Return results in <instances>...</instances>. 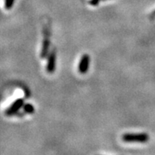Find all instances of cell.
I'll list each match as a JSON object with an SVG mask.
<instances>
[{
  "label": "cell",
  "mask_w": 155,
  "mask_h": 155,
  "mask_svg": "<svg viewBox=\"0 0 155 155\" xmlns=\"http://www.w3.org/2000/svg\"><path fill=\"white\" fill-rule=\"evenodd\" d=\"M24 99H22V98H18L17 100H15L8 107V108L6 109L5 113H6V116H13V115H15V113L18 112L21 108L24 106Z\"/></svg>",
  "instance_id": "cell-2"
},
{
  "label": "cell",
  "mask_w": 155,
  "mask_h": 155,
  "mask_svg": "<svg viewBox=\"0 0 155 155\" xmlns=\"http://www.w3.org/2000/svg\"><path fill=\"white\" fill-rule=\"evenodd\" d=\"M90 63V57L88 54H85L82 56L78 64V71L81 74H86L89 71Z\"/></svg>",
  "instance_id": "cell-3"
},
{
  "label": "cell",
  "mask_w": 155,
  "mask_h": 155,
  "mask_svg": "<svg viewBox=\"0 0 155 155\" xmlns=\"http://www.w3.org/2000/svg\"><path fill=\"white\" fill-rule=\"evenodd\" d=\"M23 109L26 113L29 114H33L35 112V108L33 107V104H25L23 106Z\"/></svg>",
  "instance_id": "cell-6"
},
{
  "label": "cell",
  "mask_w": 155,
  "mask_h": 155,
  "mask_svg": "<svg viewBox=\"0 0 155 155\" xmlns=\"http://www.w3.org/2000/svg\"><path fill=\"white\" fill-rule=\"evenodd\" d=\"M149 139V135L147 133H127L122 136L123 141L127 143H146Z\"/></svg>",
  "instance_id": "cell-1"
},
{
  "label": "cell",
  "mask_w": 155,
  "mask_h": 155,
  "mask_svg": "<svg viewBox=\"0 0 155 155\" xmlns=\"http://www.w3.org/2000/svg\"><path fill=\"white\" fill-rule=\"evenodd\" d=\"M152 16H155V10L153 12V14H152Z\"/></svg>",
  "instance_id": "cell-9"
},
{
  "label": "cell",
  "mask_w": 155,
  "mask_h": 155,
  "mask_svg": "<svg viewBox=\"0 0 155 155\" xmlns=\"http://www.w3.org/2000/svg\"><path fill=\"white\" fill-rule=\"evenodd\" d=\"M55 60H56V55L55 51H52L49 55L48 60L47 63V71L48 73H53L55 68Z\"/></svg>",
  "instance_id": "cell-4"
},
{
  "label": "cell",
  "mask_w": 155,
  "mask_h": 155,
  "mask_svg": "<svg viewBox=\"0 0 155 155\" xmlns=\"http://www.w3.org/2000/svg\"><path fill=\"white\" fill-rule=\"evenodd\" d=\"M99 2H100V0H90V2L92 6H97L99 4Z\"/></svg>",
  "instance_id": "cell-8"
},
{
  "label": "cell",
  "mask_w": 155,
  "mask_h": 155,
  "mask_svg": "<svg viewBox=\"0 0 155 155\" xmlns=\"http://www.w3.org/2000/svg\"><path fill=\"white\" fill-rule=\"evenodd\" d=\"M49 46H50V41H49L48 37H46L43 41V45H42V49H41V58H45L47 56L48 53Z\"/></svg>",
  "instance_id": "cell-5"
},
{
  "label": "cell",
  "mask_w": 155,
  "mask_h": 155,
  "mask_svg": "<svg viewBox=\"0 0 155 155\" xmlns=\"http://www.w3.org/2000/svg\"><path fill=\"white\" fill-rule=\"evenodd\" d=\"M15 0H4L5 8L6 10H10L14 6Z\"/></svg>",
  "instance_id": "cell-7"
}]
</instances>
